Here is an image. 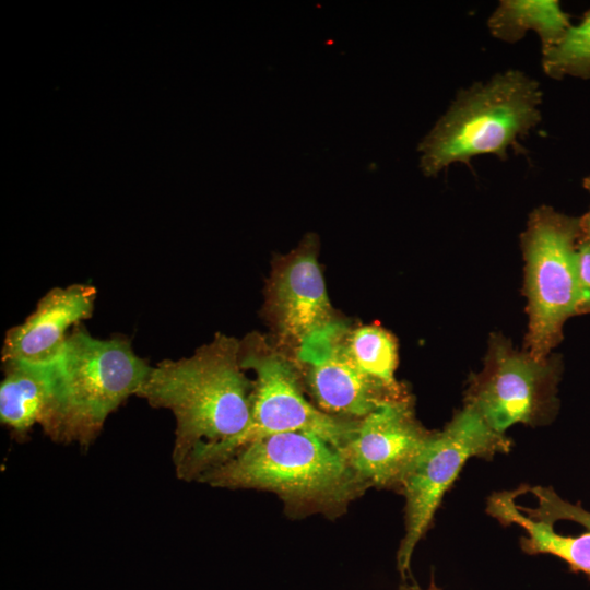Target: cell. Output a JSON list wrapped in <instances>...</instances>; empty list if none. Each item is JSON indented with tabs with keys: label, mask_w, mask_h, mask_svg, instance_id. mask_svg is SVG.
Instances as JSON below:
<instances>
[{
	"label": "cell",
	"mask_w": 590,
	"mask_h": 590,
	"mask_svg": "<svg viewBox=\"0 0 590 590\" xmlns=\"http://www.w3.org/2000/svg\"><path fill=\"white\" fill-rule=\"evenodd\" d=\"M583 187L590 193V176L583 179ZM582 235L590 236V209L580 217Z\"/></svg>",
	"instance_id": "20"
},
{
	"label": "cell",
	"mask_w": 590,
	"mask_h": 590,
	"mask_svg": "<svg viewBox=\"0 0 590 590\" xmlns=\"http://www.w3.org/2000/svg\"><path fill=\"white\" fill-rule=\"evenodd\" d=\"M522 493H531L536 499V507L527 508L518 505L519 509L531 519L554 526L559 520H568L583 526L590 531V511L579 504H571L559 497L552 487L527 486L520 487Z\"/></svg>",
	"instance_id": "18"
},
{
	"label": "cell",
	"mask_w": 590,
	"mask_h": 590,
	"mask_svg": "<svg viewBox=\"0 0 590 590\" xmlns=\"http://www.w3.org/2000/svg\"><path fill=\"white\" fill-rule=\"evenodd\" d=\"M317 252V236L306 235L295 250L275 260L269 281V316L279 335L296 347L312 332L338 320Z\"/></svg>",
	"instance_id": "11"
},
{
	"label": "cell",
	"mask_w": 590,
	"mask_h": 590,
	"mask_svg": "<svg viewBox=\"0 0 590 590\" xmlns=\"http://www.w3.org/2000/svg\"><path fill=\"white\" fill-rule=\"evenodd\" d=\"M349 352L357 367L368 378L394 391H406L397 381L398 344L394 337L381 327L369 324L346 334Z\"/></svg>",
	"instance_id": "16"
},
{
	"label": "cell",
	"mask_w": 590,
	"mask_h": 590,
	"mask_svg": "<svg viewBox=\"0 0 590 590\" xmlns=\"http://www.w3.org/2000/svg\"><path fill=\"white\" fill-rule=\"evenodd\" d=\"M240 341L223 333L177 361L151 367L137 392L176 420L173 463L178 474L200 455L225 445L248 427L253 381L240 366Z\"/></svg>",
	"instance_id": "1"
},
{
	"label": "cell",
	"mask_w": 590,
	"mask_h": 590,
	"mask_svg": "<svg viewBox=\"0 0 590 590\" xmlns=\"http://www.w3.org/2000/svg\"><path fill=\"white\" fill-rule=\"evenodd\" d=\"M435 432L416 418L410 397L386 403L361 418L355 435L340 452L369 488L400 493Z\"/></svg>",
	"instance_id": "10"
},
{
	"label": "cell",
	"mask_w": 590,
	"mask_h": 590,
	"mask_svg": "<svg viewBox=\"0 0 590 590\" xmlns=\"http://www.w3.org/2000/svg\"><path fill=\"white\" fill-rule=\"evenodd\" d=\"M571 25L556 0H503L487 21L492 35L507 43H516L528 31H534L542 51L557 45Z\"/></svg>",
	"instance_id": "15"
},
{
	"label": "cell",
	"mask_w": 590,
	"mask_h": 590,
	"mask_svg": "<svg viewBox=\"0 0 590 590\" xmlns=\"http://www.w3.org/2000/svg\"><path fill=\"white\" fill-rule=\"evenodd\" d=\"M512 441L492 429L476 413L463 406L441 430H436L402 485L404 534L397 552L403 579L418 542L429 530L446 492L471 458L492 459L507 453Z\"/></svg>",
	"instance_id": "7"
},
{
	"label": "cell",
	"mask_w": 590,
	"mask_h": 590,
	"mask_svg": "<svg viewBox=\"0 0 590 590\" xmlns=\"http://www.w3.org/2000/svg\"><path fill=\"white\" fill-rule=\"evenodd\" d=\"M542 66L546 75L556 80L567 75L590 79V10L557 45L542 51Z\"/></svg>",
	"instance_id": "17"
},
{
	"label": "cell",
	"mask_w": 590,
	"mask_h": 590,
	"mask_svg": "<svg viewBox=\"0 0 590 590\" xmlns=\"http://www.w3.org/2000/svg\"><path fill=\"white\" fill-rule=\"evenodd\" d=\"M399 590H441L436 586L434 580L432 579L430 585L424 589L420 587L417 583H403L400 586Z\"/></svg>",
	"instance_id": "21"
},
{
	"label": "cell",
	"mask_w": 590,
	"mask_h": 590,
	"mask_svg": "<svg viewBox=\"0 0 590 590\" xmlns=\"http://www.w3.org/2000/svg\"><path fill=\"white\" fill-rule=\"evenodd\" d=\"M560 374L559 357L535 358L494 333L483 368L470 377L464 406L500 434L515 424H548L558 411Z\"/></svg>",
	"instance_id": "8"
},
{
	"label": "cell",
	"mask_w": 590,
	"mask_h": 590,
	"mask_svg": "<svg viewBox=\"0 0 590 590\" xmlns=\"http://www.w3.org/2000/svg\"><path fill=\"white\" fill-rule=\"evenodd\" d=\"M198 482L217 488L273 493L293 519L314 515L339 518L369 489L339 449L304 432L250 442L205 471Z\"/></svg>",
	"instance_id": "2"
},
{
	"label": "cell",
	"mask_w": 590,
	"mask_h": 590,
	"mask_svg": "<svg viewBox=\"0 0 590 590\" xmlns=\"http://www.w3.org/2000/svg\"><path fill=\"white\" fill-rule=\"evenodd\" d=\"M243 369L255 373L251 418L246 430L232 441L215 447L192 461L178 474L184 481H198L209 469L224 462L243 447L267 436L304 432L314 434L337 449L355 435L359 421L327 414L307 400L299 376L285 357L267 349L260 337L240 341Z\"/></svg>",
	"instance_id": "5"
},
{
	"label": "cell",
	"mask_w": 590,
	"mask_h": 590,
	"mask_svg": "<svg viewBox=\"0 0 590 590\" xmlns=\"http://www.w3.org/2000/svg\"><path fill=\"white\" fill-rule=\"evenodd\" d=\"M151 367L128 338L97 339L75 326L51 362L54 399L45 434L88 447L108 415L137 394Z\"/></svg>",
	"instance_id": "3"
},
{
	"label": "cell",
	"mask_w": 590,
	"mask_h": 590,
	"mask_svg": "<svg viewBox=\"0 0 590 590\" xmlns=\"http://www.w3.org/2000/svg\"><path fill=\"white\" fill-rule=\"evenodd\" d=\"M95 299L96 290L88 284L51 288L23 323L5 332L2 363H51L66 343L68 330L93 316Z\"/></svg>",
	"instance_id": "12"
},
{
	"label": "cell",
	"mask_w": 590,
	"mask_h": 590,
	"mask_svg": "<svg viewBox=\"0 0 590 590\" xmlns=\"http://www.w3.org/2000/svg\"><path fill=\"white\" fill-rule=\"evenodd\" d=\"M347 332L345 323L335 320L297 346L316 406L333 416L361 420L386 403L410 398L408 390H391L362 373L349 352Z\"/></svg>",
	"instance_id": "9"
},
{
	"label": "cell",
	"mask_w": 590,
	"mask_h": 590,
	"mask_svg": "<svg viewBox=\"0 0 590 590\" xmlns=\"http://www.w3.org/2000/svg\"><path fill=\"white\" fill-rule=\"evenodd\" d=\"M541 103L539 82L518 70L460 91L418 144L422 172L436 176L452 163H469L483 154L506 160L517 139L541 121Z\"/></svg>",
	"instance_id": "4"
},
{
	"label": "cell",
	"mask_w": 590,
	"mask_h": 590,
	"mask_svg": "<svg viewBox=\"0 0 590 590\" xmlns=\"http://www.w3.org/2000/svg\"><path fill=\"white\" fill-rule=\"evenodd\" d=\"M581 235L580 217L547 205L533 210L521 234L529 316L524 351L535 358L552 355L563 338L564 323L577 315V246Z\"/></svg>",
	"instance_id": "6"
},
{
	"label": "cell",
	"mask_w": 590,
	"mask_h": 590,
	"mask_svg": "<svg viewBox=\"0 0 590 590\" xmlns=\"http://www.w3.org/2000/svg\"><path fill=\"white\" fill-rule=\"evenodd\" d=\"M0 385V420L19 439L27 436L35 424H46L52 405L51 363H3Z\"/></svg>",
	"instance_id": "13"
},
{
	"label": "cell",
	"mask_w": 590,
	"mask_h": 590,
	"mask_svg": "<svg viewBox=\"0 0 590 590\" xmlns=\"http://www.w3.org/2000/svg\"><path fill=\"white\" fill-rule=\"evenodd\" d=\"M519 489L493 494L487 500V512L503 524H517L526 531L521 538L522 551L550 554L566 562L571 568L590 575V531L577 536L562 535L553 526L531 519L516 504Z\"/></svg>",
	"instance_id": "14"
},
{
	"label": "cell",
	"mask_w": 590,
	"mask_h": 590,
	"mask_svg": "<svg viewBox=\"0 0 590 590\" xmlns=\"http://www.w3.org/2000/svg\"><path fill=\"white\" fill-rule=\"evenodd\" d=\"M580 300L577 315L590 314V236L581 235L577 246Z\"/></svg>",
	"instance_id": "19"
}]
</instances>
